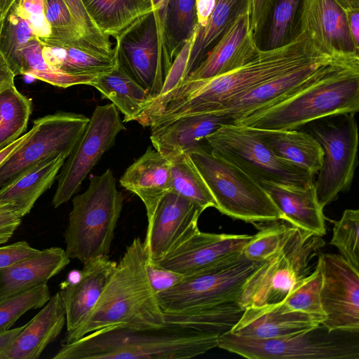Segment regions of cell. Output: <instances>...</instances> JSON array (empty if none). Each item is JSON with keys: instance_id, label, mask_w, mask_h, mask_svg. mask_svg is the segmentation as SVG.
I'll list each match as a JSON object with an SVG mask.
<instances>
[{"instance_id": "f1b7e54d", "label": "cell", "mask_w": 359, "mask_h": 359, "mask_svg": "<svg viewBox=\"0 0 359 359\" xmlns=\"http://www.w3.org/2000/svg\"><path fill=\"white\" fill-rule=\"evenodd\" d=\"M67 157L55 154L38 161L0 188V198L12 203L25 217L53 185Z\"/></svg>"}, {"instance_id": "d6986e66", "label": "cell", "mask_w": 359, "mask_h": 359, "mask_svg": "<svg viewBox=\"0 0 359 359\" xmlns=\"http://www.w3.org/2000/svg\"><path fill=\"white\" fill-rule=\"evenodd\" d=\"M299 28V32H305L318 47L332 55L358 54L346 12L334 0H302Z\"/></svg>"}, {"instance_id": "7dc6e473", "label": "cell", "mask_w": 359, "mask_h": 359, "mask_svg": "<svg viewBox=\"0 0 359 359\" xmlns=\"http://www.w3.org/2000/svg\"><path fill=\"white\" fill-rule=\"evenodd\" d=\"M13 8L27 21L36 36L46 38L50 36V27L45 15L44 0H17Z\"/></svg>"}, {"instance_id": "484cf974", "label": "cell", "mask_w": 359, "mask_h": 359, "mask_svg": "<svg viewBox=\"0 0 359 359\" xmlns=\"http://www.w3.org/2000/svg\"><path fill=\"white\" fill-rule=\"evenodd\" d=\"M260 185L281 212L283 221L320 237L326 233L323 208L318 202L314 182L297 186L266 182Z\"/></svg>"}, {"instance_id": "91938a15", "label": "cell", "mask_w": 359, "mask_h": 359, "mask_svg": "<svg viewBox=\"0 0 359 359\" xmlns=\"http://www.w3.org/2000/svg\"><path fill=\"white\" fill-rule=\"evenodd\" d=\"M16 1L17 0H0V18L2 22Z\"/></svg>"}, {"instance_id": "2e32d148", "label": "cell", "mask_w": 359, "mask_h": 359, "mask_svg": "<svg viewBox=\"0 0 359 359\" xmlns=\"http://www.w3.org/2000/svg\"><path fill=\"white\" fill-rule=\"evenodd\" d=\"M320 262L323 283L320 302L327 333L359 330V270L341 255L324 253Z\"/></svg>"}, {"instance_id": "83f0119b", "label": "cell", "mask_w": 359, "mask_h": 359, "mask_svg": "<svg viewBox=\"0 0 359 359\" xmlns=\"http://www.w3.org/2000/svg\"><path fill=\"white\" fill-rule=\"evenodd\" d=\"M65 250L50 247L0 269V299L46 283L69 263Z\"/></svg>"}, {"instance_id": "c3c4849f", "label": "cell", "mask_w": 359, "mask_h": 359, "mask_svg": "<svg viewBox=\"0 0 359 359\" xmlns=\"http://www.w3.org/2000/svg\"><path fill=\"white\" fill-rule=\"evenodd\" d=\"M278 0H250V29L257 43L264 33L269 18Z\"/></svg>"}, {"instance_id": "7c38bea8", "label": "cell", "mask_w": 359, "mask_h": 359, "mask_svg": "<svg viewBox=\"0 0 359 359\" xmlns=\"http://www.w3.org/2000/svg\"><path fill=\"white\" fill-rule=\"evenodd\" d=\"M357 61L359 54L323 55L255 86L212 112L224 116L233 124L249 114L280 102L326 74Z\"/></svg>"}, {"instance_id": "cb8c5ba5", "label": "cell", "mask_w": 359, "mask_h": 359, "mask_svg": "<svg viewBox=\"0 0 359 359\" xmlns=\"http://www.w3.org/2000/svg\"><path fill=\"white\" fill-rule=\"evenodd\" d=\"M225 124H230L229 120L215 112L187 115L151 128L150 140L153 147L170 159L207 144L205 137Z\"/></svg>"}, {"instance_id": "ee69618b", "label": "cell", "mask_w": 359, "mask_h": 359, "mask_svg": "<svg viewBox=\"0 0 359 359\" xmlns=\"http://www.w3.org/2000/svg\"><path fill=\"white\" fill-rule=\"evenodd\" d=\"M275 224L263 228L252 236L242 251L245 258L254 262H264L281 249L292 226L279 224L278 221H276Z\"/></svg>"}, {"instance_id": "7a4b0ae2", "label": "cell", "mask_w": 359, "mask_h": 359, "mask_svg": "<svg viewBox=\"0 0 359 359\" xmlns=\"http://www.w3.org/2000/svg\"><path fill=\"white\" fill-rule=\"evenodd\" d=\"M219 336L169 323L149 329L109 327L62 344L53 358H191L217 347Z\"/></svg>"}, {"instance_id": "7402d4cb", "label": "cell", "mask_w": 359, "mask_h": 359, "mask_svg": "<svg viewBox=\"0 0 359 359\" xmlns=\"http://www.w3.org/2000/svg\"><path fill=\"white\" fill-rule=\"evenodd\" d=\"M116 264L109 255L97 257L83 264L76 281H65L60 285L59 293L66 313V335L77 329L88 317Z\"/></svg>"}, {"instance_id": "5b68a950", "label": "cell", "mask_w": 359, "mask_h": 359, "mask_svg": "<svg viewBox=\"0 0 359 359\" xmlns=\"http://www.w3.org/2000/svg\"><path fill=\"white\" fill-rule=\"evenodd\" d=\"M123 204V194L110 168L90 177L87 189L72 200L65 233V250L69 259L83 264L109 255Z\"/></svg>"}, {"instance_id": "681fc988", "label": "cell", "mask_w": 359, "mask_h": 359, "mask_svg": "<svg viewBox=\"0 0 359 359\" xmlns=\"http://www.w3.org/2000/svg\"><path fill=\"white\" fill-rule=\"evenodd\" d=\"M145 269L151 287L156 294L172 287L182 282L184 278L178 273L148 261L147 258Z\"/></svg>"}, {"instance_id": "3957f363", "label": "cell", "mask_w": 359, "mask_h": 359, "mask_svg": "<svg viewBox=\"0 0 359 359\" xmlns=\"http://www.w3.org/2000/svg\"><path fill=\"white\" fill-rule=\"evenodd\" d=\"M146 259L143 241L135 238L116 264L96 304L81 325L66 335L65 343L104 327L149 329L166 324L147 276Z\"/></svg>"}, {"instance_id": "52a82bcc", "label": "cell", "mask_w": 359, "mask_h": 359, "mask_svg": "<svg viewBox=\"0 0 359 359\" xmlns=\"http://www.w3.org/2000/svg\"><path fill=\"white\" fill-rule=\"evenodd\" d=\"M264 262L249 260L239 252L184 276L180 283L156 294L164 317L238 302L246 280Z\"/></svg>"}, {"instance_id": "d4e9b609", "label": "cell", "mask_w": 359, "mask_h": 359, "mask_svg": "<svg viewBox=\"0 0 359 359\" xmlns=\"http://www.w3.org/2000/svg\"><path fill=\"white\" fill-rule=\"evenodd\" d=\"M120 184L142 201L149 224L160 202L172 189L170 162L149 147L126 169Z\"/></svg>"}, {"instance_id": "94428289", "label": "cell", "mask_w": 359, "mask_h": 359, "mask_svg": "<svg viewBox=\"0 0 359 359\" xmlns=\"http://www.w3.org/2000/svg\"><path fill=\"white\" fill-rule=\"evenodd\" d=\"M344 11L359 8V0H334Z\"/></svg>"}, {"instance_id": "603a6c76", "label": "cell", "mask_w": 359, "mask_h": 359, "mask_svg": "<svg viewBox=\"0 0 359 359\" xmlns=\"http://www.w3.org/2000/svg\"><path fill=\"white\" fill-rule=\"evenodd\" d=\"M46 62L62 72L80 76L98 77L110 72L118 61V49L101 50L87 41H67L39 38Z\"/></svg>"}, {"instance_id": "4fadbf2b", "label": "cell", "mask_w": 359, "mask_h": 359, "mask_svg": "<svg viewBox=\"0 0 359 359\" xmlns=\"http://www.w3.org/2000/svg\"><path fill=\"white\" fill-rule=\"evenodd\" d=\"M88 121L83 114L64 111L35 119L30 135L0 166V188L49 155L69 156Z\"/></svg>"}, {"instance_id": "e575fe53", "label": "cell", "mask_w": 359, "mask_h": 359, "mask_svg": "<svg viewBox=\"0 0 359 359\" xmlns=\"http://www.w3.org/2000/svg\"><path fill=\"white\" fill-rule=\"evenodd\" d=\"M18 75L29 76L62 88L76 85L91 86L97 78L68 74L48 65L43 59L41 43L37 36L31 39L23 48Z\"/></svg>"}, {"instance_id": "f546056e", "label": "cell", "mask_w": 359, "mask_h": 359, "mask_svg": "<svg viewBox=\"0 0 359 359\" xmlns=\"http://www.w3.org/2000/svg\"><path fill=\"white\" fill-rule=\"evenodd\" d=\"M252 129L279 158L306 170L313 175L318 172L324 152L313 135L297 130Z\"/></svg>"}, {"instance_id": "d590c367", "label": "cell", "mask_w": 359, "mask_h": 359, "mask_svg": "<svg viewBox=\"0 0 359 359\" xmlns=\"http://www.w3.org/2000/svg\"><path fill=\"white\" fill-rule=\"evenodd\" d=\"M168 160L171 166V190L203 210L216 208L215 198L190 156L181 154Z\"/></svg>"}, {"instance_id": "30bf717a", "label": "cell", "mask_w": 359, "mask_h": 359, "mask_svg": "<svg viewBox=\"0 0 359 359\" xmlns=\"http://www.w3.org/2000/svg\"><path fill=\"white\" fill-rule=\"evenodd\" d=\"M126 130L119 111L112 104L97 106L58 175L52 200L55 208L67 202L103 154Z\"/></svg>"}, {"instance_id": "6da1fadb", "label": "cell", "mask_w": 359, "mask_h": 359, "mask_svg": "<svg viewBox=\"0 0 359 359\" xmlns=\"http://www.w3.org/2000/svg\"><path fill=\"white\" fill-rule=\"evenodd\" d=\"M325 54L329 53L300 32L283 46L260 49L253 59L229 73L184 82L168 97L147 126L153 128L184 116L212 112L255 86Z\"/></svg>"}, {"instance_id": "816d5d0a", "label": "cell", "mask_w": 359, "mask_h": 359, "mask_svg": "<svg viewBox=\"0 0 359 359\" xmlns=\"http://www.w3.org/2000/svg\"><path fill=\"white\" fill-rule=\"evenodd\" d=\"M41 250L32 247L27 241L0 245V269L38 254Z\"/></svg>"}, {"instance_id": "9a60e30c", "label": "cell", "mask_w": 359, "mask_h": 359, "mask_svg": "<svg viewBox=\"0 0 359 359\" xmlns=\"http://www.w3.org/2000/svg\"><path fill=\"white\" fill-rule=\"evenodd\" d=\"M116 46L120 64L147 90L149 106L159 95L172 64L153 12L116 40Z\"/></svg>"}, {"instance_id": "f5cc1de1", "label": "cell", "mask_w": 359, "mask_h": 359, "mask_svg": "<svg viewBox=\"0 0 359 359\" xmlns=\"http://www.w3.org/2000/svg\"><path fill=\"white\" fill-rule=\"evenodd\" d=\"M151 3L158 35L164 44L165 51L169 57L166 48V27L169 0H151Z\"/></svg>"}, {"instance_id": "bcb514c9", "label": "cell", "mask_w": 359, "mask_h": 359, "mask_svg": "<svg viewBox=\"0 0 359 359\" xmlns=\"http://www.w3.org/2000/svg\"><path fill=\"white\" fill-rule=\"evenodd\" d=\"M74 20L79 26L84 39L93 46L105 50L112 52L109 38L105 36L96 25L88 13L82 0H64Z\"/></svg>"}, {"instance_id": "b9f144b4", "label": "cell", "mask_w": 359, "mask_h": 359, "mask_svg": "<svg viewBox=\"0 0 359 359\" xmlns=\"http://www.w3.org/2000/svg\"><path fill=\"white\" fill-rule=\"evenodd\" d=\"M50 297L46 283L0 299V332L11 329L26 312L43 307Z\"/></svg>"}, {"instance_id": "6125c7cd", "label": "cell", "mask_w": 359, "mask_h": 359, "mask_svg": "<svg viewBox=\"0 0 359 359\" xmlns=\"http://www.w3.org/2000/svg\"><path fill=\"white\" fill-rule=\"evenodd\" d=\"M2 24H3V22L1 20V18H0V32H1Z\"/></svg>"}, {"instance_id": "8fae6325", "label": "cell", "mask_w": 359, "mask_h": 359, "mask_svg": "<svg viewBox=\"0 0 359 359\" xmlns=\"http://www.w3.org/2000/svg\"><path fill=\"white\" fill-rule=\"evenodd\" d=\"M301 334L255 339L237 336L230 331L219 336L217 347L249 359H358L357 342Z\"/></svg>"}, {"instance_id": "8d00e7d4", "label": "cell", "mask_w": 359, "mask_h": 359, "mask_svg": "<svg viewBox=\"0 0 359 359\" xmlns=\"http://www.w3.org/2000/svg\"><path fill=\"white\" fill-rule=\"evenodd\" d=\"M32 110L31 100L15 86L0 93V150L25 134Z\"/></svg>"}, {"instance_id": "9f6ffc18", "label": "cell", "mask_w": 359, "mask_h": 359, "mask_svg": "<svg viewBox=\"0 0 359 359\" xmlns=\"http://www.w3.org/2000/svg\"><path fill=\"white\" fill-rule=\"evenodd\" d=\"M25 326V325L0 332V359Z\"/></svg>"}, {"instance_id": "f35d334b", "label": "cell", "mask_w": 359, "mask_h": 359, "mask_svg": "<svg viewBox=\"0 0 359 359\" xmlns=\"http://www.w3.org/2000/svg\"><path fill=\"white\" fill-rule=\"evenodd\" d=\"M323 276L318 258L314 270L298 280L282 302L290 311H299L325 320V315L320 302Z\"/></svg>"}, {"instance_id": "ab89813d", "label": "cell", "mask_w": 359, "mask_h": 359, "mask_svg": "<svg viewBox=\"0 0 359 359\" xmlns=\"http://www.w3.org/2000/svg\"><path fill=\"white\" fill-rule=\"evenodd\" d=\"M302 2V0L277 1L266 27L267 35L265 46L262 49L283 46L299 34V18Z\"/></svg>"}, {"instance_id": "f907efd6", "label": "cell", "mask_w": 359, "mask_h": 359, "mask_svg": "<svg viewBox=\"0 0 359 359\" xmlns=\"http://www.w3.org/2000/svg\"><path fill=\"white\" fill-rule=\"evenodd\" d=\"M22 219V217L12 203L0 198V245L12 238Z\"/></svg>"}, {"instance_id": "680465c9", "label": "cell", "mask_w": 359, "mask_h": 359, "mask_svg": "<svg viewBox=\"0 0 359 359\" xmlns=\"http://www.w3.org/2000/svg\"><path fill=\"white\" fill-rule=\"evenodd\" d=\"M216 0H196L197 13L202 16L209 15L215 5Z\"/></svg>"}, {"instance_id": "ac0fdd59", "label": "cell", "mask_w": 359, "mask_h": 359, "mask_svg": "<svg viewBox=\"0 0 359 359\" xmlns=\"http://www.w3.org/2000/svg\"><path fill=\"white\" fill-rule=\"evenodd\" d=\"M251 238V235L205 233L198 229L153 263L188 276L226 257L242 252Z\"/></svg>"}, {"instance_id": "ba28073f", "label": "cell", "mask_w": 359, "mask_h": 359, "mask_svg": "<svg viewBox=\"0 0 359 359\" xmlns=\"http://www.w3.org/2000/svg\"><path fill=\"white\" fill-rule=\"evenodd\" d=\"M205 140L212 151L261 184L275 182L306 186L314 182L306 170L277 156L252 128L225 124Z\"/></svg>"}, {"instance_id": "11a10c76", "label": "cell", "mask_w": 359, "mask_h": 359, "mask_svg": "<svg viewBox=\"0 0 359 359\" xmlns=\"http://www.w3.org/2000/svg\"><path fill=\"white\" fill-rule=\"evenodd\" d=\"M351 36L359 48V8L345 11Z\"/></svg>"}, {"instance_id": "836d02e7", "label": "cell", "mask_w": 359, "mask_h": 359, "mask_svg": "<svg viewBox=\"0 0 359 359\" xmlns=\"http://www.w3.org/2000/svg\"><path fill=\"white\" fill-rule=\"evenodd\" d=\"M243 311L238 302H231L165 316V320L166 323L220 335L230 331Z\"/></svg>"}, {"instance_id": "d6a6232c", "label": "cell", "mask_w": 359, "mask_h": 359, "mask_svg": "<svg viewBox=\"0 0 359 359\" xmlns=\"http://www.w3.org/2000/svg\"><path fill=\"white\" fill-rule=\"evenodd\" d=\"M249 4L250 0H216L205 26L198 27L188 62L187 78L237 18L249 11Z\"/></svg>"}, {"instance_id": "1f68e13d", "label": "cell", "mask_w": 359, "mask_h": 359, "mask_svg": "<svg viewBox=\"0 0 359 359\" xmlns=\"http://www.w3.org/2000/svg\"><path fill=\"white\" fill-rule=\"evenodd\" d=\"M91 86L123 114V122L136 121L150 102L147 90L118 61L110 72L98 76Z\"/></svg>"}, {"instance_id": "44dd1931", "label": "cell", "mask_w": 359, "mask_h": 359, "mask_svg": "<svg viewBox=\"0 0 359 359\" xmlns=\"http://www.w3.org/2000/svg\"><path fill=\"white\" fill-rule=\"evenodd\" d=\"M324 319L285 309L282 302L249 306L230 330L237 336L269 339L304 334L321 326Z\"/></svg>"}, {"instance_id": "6f0895ef", "label": "cell", "mask_w": 359, "mask_h": 359, "mask_svg": "<svg viewBox=\"0 0 359 359\" xmlns=\"http://www.w3.org/2000/svg\"><path fill=\"white\" fill-rule=\"evenodd\" d=\"M32 129L21 137L0 150V166L25 142L30 135Z\"/></svg>"}, {"instance_id": "4316f807", "label": "cell", "mask_w": 359, "mask_h": 359, "mask_svg": "<svg viewBox=\"0 0 359 359\" xmlns=\"http://www.w3.org/2000/svg\"><path fill=\"white\" fill-rule=\"evenodd\" d=\"M66 325V313L56 292L16 337L1 359H36L60 334Z\"/></svg>"}, {"instance_id": "7bdbcfd3", "label": "cell", "mask_w": 359, "mask_h": 359, "mask_svg": "<svg viewBox=\"0 0 359 359\" xmlns=\"http://www.w3.org/2000/svg\"><path fill=\"white\" fill-rule=\"evenodd\" d=\"M330 244L355 269L359 270V210L346 209L334 222Z\"/></svg>"}, {"instance_id": "60d3db41", "label": "cell", "mask_w": 359, "mask_h": 359, "mask_svg": "<svg viewBox=\"0 0 359 359\" xmlns=\"http://www.w3.org/2000/svg\"><path fill=\"white\" fill-rule=\"evenodd\" d=\"M36 36L27 21L20 17L13 7L6 15L0 32V53L18 75L22 50Z\"/></svg>"}, {"instance_id": "8992f818", "label": "cell", "mask_w": 359, "mask_h": 359, "mask_svg": "<svg viewBox=\"0 0 359 359\" xmlns=\"http://www.w3.org/2000/svg\"><path fill=\"white\" fill-rule=\"evenodd\" d=\"M216 202V209L235 219L251 223L283 220L266 191L234 165L215 154L207 144L188 154Z\"/></svg>"}, {"instance_id": "e0dca14e", "label": "cell", "mask_w": 359, "mask_h": 359, "mask_svg": "<svg viewBox=\"0 0 359 359\" xmlns=\"http://www.w3.org/2000/svg\"><path fill=\"white\" fill-rule=\"evenodd\" d=\"M204 210L170 190L161 200L147 224L144 248L147 260L155 262L198 230Z\"/></svg>"}, {"instance_id": "db71d44e", "label": "cell", "mask_w": 359, "mask_h": 359, "mask_svg": "<svg viewBox=\"0 0 359 359\" xmlns=\"http://www.w3.org/2000/svg\"><path fill=\"white\" fill-rule=\"evenodd\" d=\"M15 74L0 53V93L14 86Z\"/></svg>"}, {"instance_id": "f6af8a7d", "label": "cell", "mask_w": 359, "mask_h": 359, "mask_svg": "<svg viewBox=\"0 0 359 359\" xmlns=\"http://www.w3.org/2000/svg\"><path fill=\"white\" fill-rule=\"evenodd\" d=\"M44 8L51 29L49 37L67 41H87L64 0H44Z\"/></svg>"}, {"instance_id": "9c48e42d", "label": "cell", "mask_w": 359, "mask_h": 359, "mask_svg": "<svg viewBox=\"0 0 359 359\" xmlns=\"http://www.w3.org/2000/svg\"><path fill=\"white\" fill-rule=\"evenodd\" d=\"M323 245L320 236L292 226L281 249L246 280L238 304L245 309L283 302L296 283L310 273V262Z\"/></svg>"}, {"instance_id": "277c9868", "label": "cell", "mask_w": 359, "mask_h": 359, "mask_svg": "<svg viewBox=\"0 0 359 359\" xmlns=\"http://www.w3.org/2000/svg\"><path fill=\"white\" fill-rule=\"evenodd\" d=\"M359 109V61L317 79L280 102L249 114L233 124L252 128L296 130L322 118Z\"/></svg>"}, {"instance_id": "5bb4252c", "label": "cell", "mask_w": 359, "mask_h": 359, "mask_svg": "<svg viewBox=\"0 0 359 359\" xmlns=\"http://www.w3.org/2000/svg\"><path fill=\"white\" fill-rule=\"evenodd\" d=\"M338 123L313 128L324 158L314 182L318 202L324 208L347 191L357 165L358 132L354 114H345Z\"/></svg>"}, {"instance_id": "ffe728a7", "label": "cell", "mask_w": 359, "mask_h": 359, "mask_svg": "<svg viewBox=\"0 0 359 359\" xmlns=\"http://www.w3.org/2000/svg\"><path fill=\"white\" fill-rule=\"evenodd\" d=\"M260 49L250 29V14L247 11L237 18L184 82L208 79L229 73L253 59Z\"/></svg>"}, {"instance_id": "4dcf8cb0", "label": "cell", "mask_w": 359, "mask_h": 359, "mask_svg": "<svg viewBox=\"0 0 359 359\" xmlns=\"http://www.w3.org/2000/svg\"><path fill=\"white\" fill-rule=\"evenodd\" d=\"M102 33L119 39L153 12L151 0H82Z\"/></svg>"}, {"instance_id": "74e56055", "label": "cell", "mask_w": 359, "mask_h": 359, "mask_svg": "<svg viewBox=\"0 0 359 359\" xmlns=\"http://www.w3.org/2000/svg\"><path fill=\"white\" fill-rule=\"evenodd\" d=\"M197 27L196 0H169L166 48L172 62L184 42Z\"/></svg>"}]
</instances>
